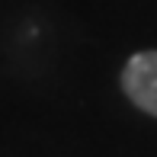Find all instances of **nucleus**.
I'll return each mask as SVG.
<instances>
[{"instance_id": "1", "label": "nucleus", "mask_w": 157, "mask_h": 157, "mask_svg": "<svg viewBox=\"0 0 157 157\" xmlns=\"http://www.w3.org/2000/svg\"><path fill=\"white\" fill-rule=\"evenodd\" d=\"M122 93L135 109H141L144 116L157 119V48L147 52H135L122 67Z\"/></svg>"}]
</instances>
